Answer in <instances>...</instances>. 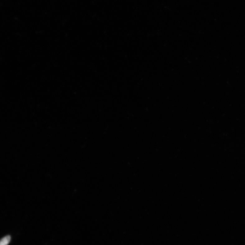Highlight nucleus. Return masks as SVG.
<instances>
[{
  "label": "nucleus",
  "instance_id": "nucleus-1",
  "mask_svg": "<svg viewBox=\"0 0 245 245\" xmlns=\"http://www.w3.org/2000/svg\"><path fill=\"white\" fill-rule=\"evenodd\" d=\"M11 237L10 236H7L2 238L0 243V245H8L10 242Z\"/></svg>",
  "mask_w": 245,
  "mask_h": 245
}]
</instances>
